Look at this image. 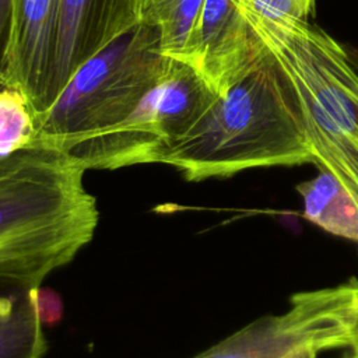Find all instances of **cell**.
<instances>
[{
  "instance_id": "1",
  "label": "cell",
  "mask_w": 358,
  "mask_h": 358,
  "mask_svg": "<svg viewBox=\"0 0 358 358\" xmlns=\"http://www.w3.org/2000/svg\"><path fill=\"white\" fill-rule=\"evenodd\" d=\"M85 171L52 148L0 157V282L41 287L91 242L99 211Z\"/></svg>"
},
{
  "instance_id": "2",
  "label": "cell",
  "mask_w": 358,
  "mask_h": 358,
  "mask_svg": "<svg viewBox=\"0 0 358 358\" xmlns=\"http://www.w3.org/2000/svg\"><path fill=\"white\" fill-rule=\"evenodd\" d=\"M161 164L187 182L313 164L295 92L270 50L215 99Z\"/></svg>"
},
{
  "instance_id": "3",
  "label": "cell",
  "mask_w": 358,
  "mask_h": 358,
  "mask_svg": "<svg viewBox=\"0 0 358 358\" xmlns=\"http://www.w3.org/2000/svg\"><path fill=\"white\" fill-rule=\"evenodd\" d=\"M176 63L161 50L157 28L140 22L87 60L55 102L35 116L31 148H52L71 157L126 119Z\"/></svg>"
},
{
  "instance_id": "4",
  "label": "cell",
  "mask_w": 358,
  "mask_h": 358,
  "mask_svg": "<svg viewBox=\"0 0 358 358\" xmlns=\"http://www.w3.org/2000/svg\"><path fill=\"white\" fill-rule=\"evenodd\" d=\"M218 95L187 63L179 62L120 123L92 138L71 158L88 169H119L161 164L211 108Z\"/></svg>"
},
{
  "instance_id": "5",
  "label": "cell",
  "mask_w": 358,
  "mask_h": 358,
  "mask_svg": "<svg viewBox=\"0 0 358 358\" xmlns=\"http://www.w3.org/2000/svg\"><path fill=\"white\" fill-rule=\"evenodd\" d=\"M252 25L296 98L358 141V73L343 46L308 21Z\"/></svg>"
},
{
  "instance_id": "6",
  "label": "cell",
  "mask_w": 358,
  "mask_h": 358,
  "mask_svg": "<svg viewBox=\"0 0 358 358\" xmlns=\"http://www.w3.org/2000/svg\"><path fill=\"white\" fill-rule=\"evenodd\" d=\"M350 281L306 289L288 308L234 331L193 358H317L351 345Z\"/></svg>"
},
{
  "instance_id": "7",
  "label": "cell",
  "mask_w": 358,
  "mask_h": 358,
  "mask_svg": "<svg viewBox=\"0 0 358 358\" xmlns=\"http://www.w3.org/2000/svg\"><path fill=\"white\" fill-rule=\"evenodd\" d=\"M143 6L144 0H60L50 76L39 113L87 60L141 22Z\"/></svg>"
},
{
  "instance_id": "8",
  "label": "cell",
  "mask_w": 358,
  "mask_h": 358,
  "mask_svg": "<svg viewBox=\"0 0 358 358\" xmlns=\"http://www.w3.org/2000/svg\"><path fill=\"white\" fill-rule=\"evenodd\" d=\"M267 55L242 0H204L187 64L218 96Z\"/></svg>"
},
{
  "instance_id": "9",
  "label": "cell",
  "mask_w": 358,
  "mask_h": 358,
  "mask_svg": "<svg viewBox=\"0 0 358 358\" xmlns=\"http://www.w3.org/2000/svg\"><path fill=\"white\" fill-rule=\"evenodd\" d=\"M60 0H15L0 88L20 90L34 117L42 110L50 76Z\"/></svg>"
},
{
  "instance_id": "10",
  "label": "cell",
  "mask_w": 358,
  "mask_h": 358,
  "mask_svg": "<svg viewBox=\"0 0 358 358\" xmlns=\"http://www.w3.org/2000/svg\"><path fill=\"white\" fill-rule=\"evenodd\" d=\"M36 288L0 282V358H42L46 354Z\"/></svg>"
},
{
  "instance_id": "11",
  "label": "cell",
  "mask_w": 358,
  "mask_h": 358,
  "mask_svg": "<svg viewBox=\"0 0 358 358\" xmlns=\"http://www.w3.org/2000/svg\"><path fill=\"white\" fill-rule=\"evenodd\" d=\"M302 215L309 222L358 245V207L341 185L326 171L296 186Z\"/></svg>"
},
{
  "instance_id": "12",
  "label": "cell",
  "mask_w": 358,
  "mask_h": 358,
  "mask_svg": "<svg viewBox=\"0 0 358 358\" xmlns=\"http://www.w3.org/2000/svg\"><path fill=\"white\" fill-rule=\"evenodd\" d=\"M204 0H144L141 22L157 28L161 50L187 63Z\"/></svg>"
},
{
  "instance_id": "13",
  "label": "cell",
  "mask_w": 358,
  "mask_h": 358,
  "mask_svg": "<svg viewBox=\"0 0 358 358\" xmlns=\"http://www.w3.org/2000/svg\"><path fill=\"white\" fill-rule=\"evenodd\" d=\"M35 117L28 98L15 88H0V157L31 148Z\"/></svg>"
},
{
  "instance_id": "14",
  "label": "cell",
  "mask_w": 358,
  "mask_h": 358,
  "mask_svg": "<svg viewBox=\"0 0 358 358\" xmlns=\"http://www.w3.org/2000/svg\"><path fill=\"white\" fill-rule=\"evenodd\" d=\"M316 0H242L250 24L308 21Z\"/></svg>"
},
{
  "instance_id": "15",
  "label": "cell",
  "mask_w": 358,
  "mask_h": 358,
  "mask_svg": "<svg viewBox=\"0 0 358 358\" xmlns=\"http://www.w3.org/2000/svg\"><path fill=\"white\" fill-rule=\"evenodd\" d=\"M36 310L42 324L53 326L62 320L63 316V302L57 292L49 288H36L35 294Z\"/></svg>"
},
{
  "instance_id": "16",
  "label": "cell",
  "mask_w": 358,
  "mask_h": 358,
  "mask_svg": "<svg viewBox=\"0 0 358 358\" xmlns=\"http://www.w3.org/2000/svg\"><path fill=\"white\" fill-rule=\"evenodd\" d=\"M15 0H0V84L7 59Z\"/></svg>"
},
{
  "instance_id": "17",
  "label": "cell",
  "mask_w": 358,
  "mask_h": 358,
  "mask_svg": "<svg viewBox=\"0 0 358 358\" xmlns=\"http://www.w3.org/2000/svg\"><path fill=\"white\" fill-rule=\"evenodd\" d=\"M351 302H350V350L358 355V278L350 280Z\"/></svg>"
},
{
  "instance_id": "18",
  "label": "cell",
  "mask_w": 358,
  "mask_h": 358,
  "mask_svg": "<svg viewBox=\"0 0 358 358\" xmlns=\"http://www.w3.org/2000/svg\"><path fill=\"white\" fill-rule=\"evenodd\" d=\"M345 358H358V355L357 354H351L350 357H345Z\"/></svg>"
}]
</instances>
